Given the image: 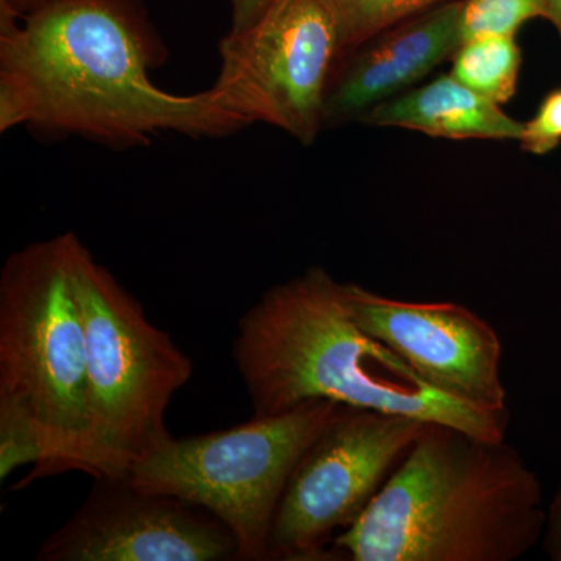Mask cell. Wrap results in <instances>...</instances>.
<instances>
[{"label": "cell", "mask_w": 561, "mask_h": 561, "mask_svg": "<svg viewBox=\"0 0 561 561\" xmlns=\"http://www.w3.org/2000/svg\"><path fill=\"white\" fill-rule=\"evenodd\" d=\"M73 234L31 243L0 273V394L39 424L46 461L13 490L68 471L94 476L87 339L70 273Z\"/></svg>", "instance_id": "4"}, {"label": "cell", "mask_w": 561, "mask_h": 561, "mask_svg": "<svg viewBox=\"0 0 561 561\" xmlns=\"http://www.w3.org/2000/svg\"><path fill=\"white\" fill-rule=\"evenodd\" d=\"M460 11L461 0L442 3L346 54L328 90L324 127L362 119L456 55L461 46Z\"/></svg>", "instance_id": "11"}, {"label": "cell", "mask_w": 561, "mask_h": 561, "mask_svg": "<svg viewBox=\"0 0 561 561\" xmlns=\"http://www.w3.org/2000/svg\"><path fill=\"white\" fill-rule=\"evenodd\" d=\"M278 0H230L231 3V28L230 31H242L260 20L273 3Z\"/></svg>", "instance_id": "19"}, {"label": "cell", "mask_w": 561, "mask_h": 561, "mask_svg": "<svg viewBox=\"0 0 561 561\" xmlns=\"http://www.w3.org/2000/svg\"><path fill=\"white\" fill-rule=\"evenodd\" d=\"M546 16L556 25L561 36V0H545Z\"/></svg>", "instance_id": "21"}, {"label": "cell", "mask_w": 561, "mask_h": 561, "mask_svg": "<svg viewBox=\"0 0 561 561\" xmlns=\"http://www.w3.org/2000/svg\"><path fill=\"white\" fill-rule=\"evenodd\" d=\"M47 446L39 424L20 401L0 394V479L7 481L14 470L46 461Z\"/></svg>", "instance_id": "15"}, {"label": "cell", "mask_w": 561, "mask_h": 561, "mask_svg": "<svg viewBox=\"0 0 561 561\" xmlns=\"http://www.w3.org/2000/svg\"><path fill=\"white\" fill-rule=\"evenodd\" d=\"M523 149L546 154L561 142V88L546 95L534 119L524 124Z\"/></svg>", "instance_id": "17"}, {"label": "cell", "mask_w": 561, "mask_h": 561, "mask_svg": "<svg viewBox=\"0 0 561 561\" xmlns=\"http://www.w3.org/2000/svg\"><path fill=\"white\" fill-rule=\"evenodd\" d=\"M54 2H57V0H9L10 5L13 7L21 16L44 9V7L50 5V3Z\"/></svg>", "instance_id": "20"}, {"label": "cell", "mask_w": 561, "mask_h": 561, "mask_svg": "<svg viewBox=\"0 0 561 561\" xmlns=\"http://www.w3.org/2000/svg\"><path fill=\"white\" fill-rule=\"evenodd\" d=\"M168 58L136 0H57L21 16L0 0V131L25 125L114 149L153 136L224 138L250 127L217 92L151 80Z\"/></svg>", "instance_id": "1"}, {"label": "cell", "mask_w": 561, "mask_h": 561, "mask_svg": "<svg viewBox=\"0 0 561 561\" xmlns=\"http://www.w3.org/2000/svg\"><path fill=\"white\" fill-rule=\"evenodd\" d=\"M94 481L79 512L44 540L35 560H239L238 538L205 508L125 478Z\"/></svg>", "instance_id": "10"}, {"label": "cell", "mask_w": 561, "mask_h": 561, "mask_svg": "<svg viewBox=\"0 0 561 561\" xmlns=\"http://www.w3.org/2000/svg\"><path fill=\"white\" fill-rule=\"evenodd\" d=\"M541 540L549 559L561 561V485L549 505Z\"/></svg>", "instance_id": "18"}, {"label": "cell", "mask_w": 561, "mask_h": 561, "mask_svg": "<svg viewBox=\"0 0 561 561\" xmlns=\"http://www.w3.org/2000/svg\"><path fill=\"white\" fill-rule=\"evenodd\" d=\"M70 273L87 339L92 478H125L171 440L165 412L194 365L76 234Z\"/></svg>", "instance_id": "5"}, {"label": "cell", "mask_w": 561, "mask_h": 561, "mask_svg": "<svg viewBox=\"0 0 561 561\" xmlns=\"http://www.w3.org/2000/svg\"><path fill=\"white\" fill-rule=\"evenodd\" d=\"M345 405L309 401L278 415L253 416L231 430L172 437L125 479L213 513L238 538L239 560H268L273 518L291 471Z\"/></svg>", "instance_id": "6"}, {"label": "cell", "mask_w": 561, "mask_h": 561, "mask_svg": "<svg viewBox=\"0 0 561 561\" xmlns=\"http://www.w3.org/2000/svg\"><path fill=\"white\" fill-rule=\"evenodd\" d=\"M351 319L431 389L483 412H507L502 343L489 321L457 302L394 300L342 284Z\"/></svg>", "instance_id": "9"}, {"label": "cell", "mask_w": 561, "mask_h": 561, "mask_svg": "<svg viewBox=\"0 0 561 561\" xmlns=\"http://www.w3.org/2000/svg\"><path fill=\"white\" fill-rule=\"evenodd\" d=\"M426 423L345 405L291 471L273 518L268 560L331 561L332 535L367 511Z\"/></svg>", "instance_id": "7"}, {"label": "cell", "mask_w": 561, "mask_h": 561, "mask_svg": "<svg viewBox=\"0 0 561 561\" xmlns=\"http://www.w3.org/2000/svg\"><path fill=\"white\" fill-rule=\"evenodd\" d=\"M362 121L446 139L522 140L524 124L453 76L376 105Z\"/></svg>", "instance_id": "12"}, {"label": "cell", "mask_w": 561, "mask_h": 561, "mask_svg": "<svg viewBox=\"0 0 561 561\" xmlns=\"http://www.w3.org/2000/svg\"><path fill=\"white\" fill-rule=\"evenodd\" d=\"M545 18V0H463L461 43L483 36H515L524 22Z\"/></svg>", "instance_id": "16"}, {"label": "cell", "mask_w": 561, "mask_h": 561, "mask_svg": "<svg viewBox=\"0 0 561 561\" xmlns=\"http://www.w3.org/2000/svg\"><path fill=\"white\" fill-rule=\"evenodd\" d=\"M522 50L515 36H483L465 41L454 57L451 76L470 90L504 105L518 87Z\"/></svg>", "instance_id": "13"}, {"label": "cell", "mask_w": 561, "mask_h": 561, "mask_svg": "<svg viewBox=\"0 0 561 561\" xmlns=\"http://www.w3.org/2000/svg\"><path fill=\"white\" fill-rule=\"evenodd\" d=\"M213 90L231 113L286 131L309 146L323 125L324 102L343 54L324 0H278L219 44Z\"/></svg>", "instance_id": "8"}, {"label": "cell", "mask_w": 561, "mask_h": 561, "mask_svg": "<svg viewBox=\"0 0 561 561\" xmlns=\"http://www.w3.org/2000/svg\"><path fill=\"white\" fill-rule=\"evenodd\" d=\"M446 2L448 0H324L337 24L343 57L394 25Z\"/></svg>", "instance_id": "14"}, {"label": "cell", "mask_w": 561, "mask_h": 561, "mask_svg": "<svg viewBox=\"0 0 561 561\" xmlns=\"http://www.w3.org/2000/svg\"><path fill=\"white\" fill-rule=\"evenodd\" d=\"M253 416L332 400L368 411L448 424L485 440H505L511 412H483L426 386L351 319L323 267L265 291L239 321L232 348Z\"/></svg>", "instance_id": "3"}, {"label": "cell", "mask_w": 561, "mask_h": 561, "mask_svg": "<svg viewBox=\"0 0 561 561\" xmlns=\"http://www.w3.org/2000/svg\"><path fill=\"white\" fill-rule=\"evenodd\" d=\"M540 479L507 440L424 424L332 560L515 561L542 538Z\"/></svg>", "instance_id": "2"}]
</instances>
